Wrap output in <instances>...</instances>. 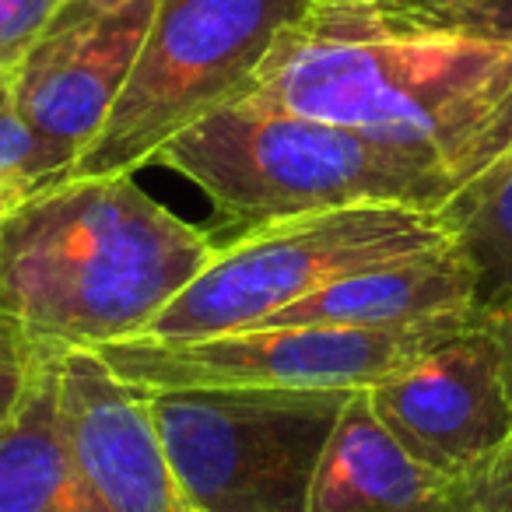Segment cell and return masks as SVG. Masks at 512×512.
I'll return each instance as SVG.
<instances>
[{
  "instance_id": "obj_1",
  "label": "cell",
  "mask_w": 512,
  "mask_h": 512,
  "mask_svg": "<svg viewBox=\"0 0 512 512\" xmlns=\"http://www.w3.org/2000/svg\"><path fill=\"white\" fill-rule=\"evenodd\" d=\"M242 99L351 127L460 190L512 151V39L397 0H309Z\"/></svg>"
},
{
  "instance_id": "obj_2",
  "label": "cell",
  "mask_w": 512,
  "mask_h": 512,
  "mask_svg": "<svg viewBox=\"0 0 512 512\" xmlns=\"http://www.w3.org/2000/svg\"><path fill=\"white\" fill-rule=\"evenodd\" d=\"M214 249L134 176H64L0 225V313L46 348L130 341Z\"/></svg>"
},
{
  "instance_id": "obj_3",
  "label": "cell",
  "mask_w": 512,
  "mask_h": 512,
  "mask_svg": "<svg viewBox=\"0 0 512 512\" xmlns=\"http://www.w3.org/2000/svg\"><path fill=\"white\" fill-rule=\"evenodd\" d=\"M242 228L309 211L407 204L439 211L456 183L435 165L351 127L235 99L176 134L155 158Z\"/></svg>"
},
{
  "instance_id": "obj_4",
  "label": "cell",
  "mask_w": 512,
  "mask_h": 512,
  "mask_svg": "<svg viewBox=\"0 0 512 512\" xmlns=\"http://www.w3.org/2000/svg\"><path fill=\"white\" fill-rule=\"evenodd\" d=\"M449 242L442 207L358 204L239 228L137 337L193 341L267 323L358 271Z\"/></svg>"
},
{
  "instance_id": "obj_5",
  "label": "cell",
  "mask_w": 512,
  "mask_h": 512,
  "mask_svg": "<svg viewBox=\"0 0 512 512\" xmlns=\"http://www.w3.org/2000/svg\"><path fill=\"white\" fill-rule=\"evenodd\" d=\"M309 0H158L151 29L99 137L67 176H134L158 151L242 99L274 36Z\"/></svg>"
},
{
  "instance_id": "obj_6",
  "label": "cell",
  "mask_w": 512,
  "mask_h": 512,
  "mask_svg": "<svg viewBox=\"0 0 512 512\" xmlns=\"http://www.w3.org/2000/svg\"><path fill=\"white\" fill-rule=\"evenodd\" d=\"M355 390L148 393L165 456L193 512H309Z\"/></svg>"
},
{
  "instance_id": "obj_7",
  "label": "cell",
  "mask_w": 512,
  "mask_h": 512,
  "mask_svg": "<svg viewBox=\"0 0 512 512\" xmlns=\"http://www.w3.org/2000/svg\"><path fill=\"white\" fill-rule=\"evenodd\" d=\"M474 320V316H467ZM467 320L411 327L271 323L193 341L102 344L95 355L116 379L144 393L169 390H369L432 351Z\"/></svg>"
},
{
  "instance_id": "obj_8",
  "label": "cell",
  "mask_w": 512,
  "mask_h": 512,
  "mask_svg": "<svg viewBox=\"0 0 512 512\" xmlns=\"http://www.w3.org/2000/svg\"><path fill=\"white\" fill-rule=\"evenodd\" d=\"M372 418L432 474L470 481L509 439L498 344L477 313L460 330L365 390Z\"/></svg>"
},
{
  "instance_id": "obj_9",
  "label": "cell",
  "mask_w": 512,
  "mask_h": 512,
  "mask_svg": "<svg viewBox=\"0 0 512 512\" xmlns=\"http://www.w3.org/2000/svg\"><path fill=\"white\" fill-rule=\"evenodd\" d=\"M57 418L78 512H193L158 435L151 397L95 351L57 358Z\"/></svg>"
},
{
  "instance_id": "obj_10",
  "label": "cell",
  "mask_w": 512,
  "mask_h": 512,
  "mask_svg": "<svg viewBox=\"0 0 512 512\" xmlns=\"http://www.w3.org/2000/svg\"><path fill=\"white\" fill-rule=\"evenodd\" d=\"M158 0H127L113 11L64 8L18 60L11 102L39 137L71 162L99 137L127 85Z\"/></svg>"
},
{
  "instance_id": "obj_11",
  "label": "cell",
  "mask_w": 512,
  "mask_h": 512,
  "mask_svg": "<svg viewBox=\"0 0 512 512\" xmlns=\"http://www.w3.org/2000/svg\"><path fill=\"white\" fill-rule=\"evenodd\" d=\"M477 316V278L456 242L393 264L358 271L306 299L292 302L271 323H330V327H411Z\"/></svg>"
},
{
  "instance_id": "obj_12",
  "label": "cell",
  "mask_w": 512,
  "mask_h": 512,
  "mask_svg": "<svg viewBox=\"0 0 512 512\" xmlns=\"http://www.w3.org/2000/svg\"><path fill=\"white\" fill-rule=\"evenodd\" d=\"M309 512H467L456 481L414 463L372 418L365 390L344 404Z\"/></svg>"
},
{
  "instance_id": "obj_13",
  "label": "cell",
  "mask_w": 512,
  "mask_h": 512,
  "mask_svg": "<svg viewBox=\"0 0 512 512\" xmlns=\"http://www.w3.org/2000/svg\"><path fill=\"white\" fill-rule=\"evenodd\" d=\"M39 355L18 411L0 428V512H78L57 418V358Z\"/></svg>"
},
{
  "instance_id": "obj_14",
  "label": "cell",
  "mask_w": 512,
  "mask_h": 512,
  "mask_svg": "<svg viewBox=\"0 0 512 512\" xmlns=\"http://www.w3.org/2000/svg\"><path fill=\"white\" fill-rule=\"evenodd\" d=\"M449 239L477 278V313L512 302V151L481 169L442 204Z\"/></svg>"
},
{
  "instance_id": "obj_15",
  "label": "cell",
  "mask_w": 512,
  "mask_h": 512,
  "mask_svg": "<svg viewBox=\"0 0 512 512\" xmlns=\"http://www.w3.org/2000/svg\"><path fill=\"white\" fill-rule=\"evenodd\" d=\"M484 323L491 327L498 344V362H502V383H505V400H509L512 414V302L481 313ZM460 498L467 505V512H512V428L505 439L502 453L470 481H460Z\"/></svg>"
},
{
  "instance_id": "obj_16",
  "label": "cell",
  "mask_w": 512,
  "mask_h": 512,
  "mask_svg": "<svg viewBox=\"0 0 512 512\" xmlns=\"http://www.w3.org/2000/svg\"><path fill=\"white\" fill-rule=\"evenodd\" d=\"M71 158L39 137L15 102H0V179H32V183H57L71 172Z\"/></svg>"
},
{
  "instance_id": "obj_17",
  "label": "cell",
  "mask_w": 512,
  "mask_h": 512,
  "mask_svg": "<svg viewBox=\"0 0 512 512\" xmlns=\"http://www.w3.org/2000/svg\"><path fill=\"white\" fill-rule=\"evenodd\" d=\"M43 344H36L8 313H0V428L18 411L32 376H36Z\"/></svg>"
},
{
  "instance_id": "obj_18",
  "label": "cell",
  "mask_w": 512,
  "mask_h": 512,
  "mask_svg": "<svg viewBox=\"0 0 512 512\" xmlns=\"http://www.w3.org/2000/svg\"><path fill=\"white\" fill-rule=\"evenodd\" d=\"M71 0H0V64H18Z\"/></svg>"
},
{
  "instance_id": "obj_19",
  "label": "cell",
  "mask_w": 512,
  "mask_h": 512,
  "mask_svg": "<svg viewBox=\"0 0 512 512\" xmlns=\"http://www.w3.org/2000/svg\"><path fill=\"white\" fill-rule=\"evenodd\" d=\"M435 15L484 36L512 39V0H442Z\"/></svg>"
},
{
  "instance_id": "obj_20",
  "label": "cell",
  "mask_w": 512,
  "mask_h": 512,
  "mask_svg": "<svg viewBox=\"0 0 512 512\" xmlns=\"http://www.w3.org/2000/svg\"><path fill=\"white\" fill-rule=\"evenodd\" d=\"M46 183H32V179H0V225L25 204L36 190H43Z\"/></svg>"
},
{
  "instance_id": "obj_21",
  "label": "cell",
  "mask_w": 512,
  "mask_h": 512,
  "mask_svg": "<svg viewBox=\"0 0 512 512\" xmlns=\"http://www.w3.org/2000/svg\"><path fill=\"white\" fill-rule=\"evenodd\" d=\"M15 71H18V64H0V102L11 99V88H15Z\"/></svg>"
},
{
  "instance_id": "obj_22",
  "label": "cell",
  "mask_w": 512,
  "mask_h": 512,
  "mask_svg": "<svg viewBox=\"0 0 512 512\" xmlns=\"http://www.w3.org/2000/svg\"><path fill=\"white\" fill-rule=\"evenodd\" d=\"M397 4H407V8H425V11H435L442 0H397Z\"/></svg>"
}]
</instances>
